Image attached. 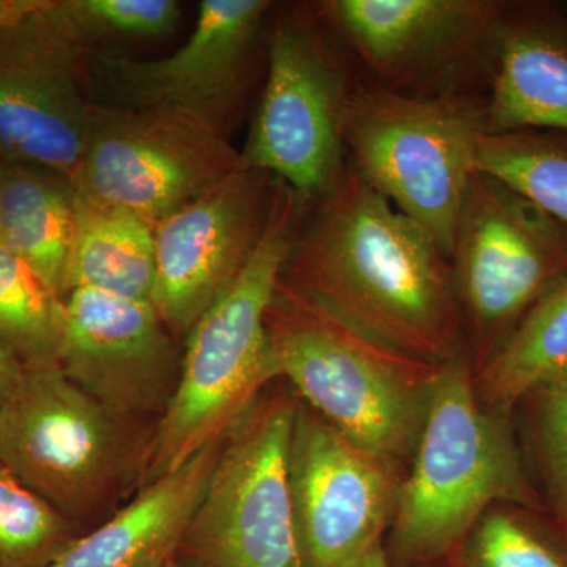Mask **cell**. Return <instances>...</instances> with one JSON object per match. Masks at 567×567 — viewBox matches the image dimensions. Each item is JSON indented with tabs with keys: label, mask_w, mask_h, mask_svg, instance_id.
Returning a JSON list of instances; mask_svg holds the SVG:
<instances>
[{
	"label": "cell",
	"mask_w": 567,
	"mask_h": 567,
	"mask_svg": "<svg viewBox=\"0 0 567 567\" xmlns=\"http://www.w3.org/2000/svg\"><path fill=\"white\" fill-rule=\"evenodd\" d=\"M281 281L372 338L445 364L464 349L450 257L347 163L316 200Z\"/></svg>",
	"instance_id": "cell-1"
},
{
	"label": "cell",
	"mask_w": 567,
	"mask_h": 567,
	"mask_svg": "<svg viewBox=\"0 0 567 567\" xmlns=\"http://www.w3.org/2000/svg\"><path fill=\"white\" fill-rule=\"evenodd\" d=\"M496 505L544 507L518 446L513 413L477 398L465 352L443 365L388 529L391 567L447 561Z\"/></svg>",
	"instance_id": "cell-2"
},
{
	"label": "cell",
	"mask_w": 567,
	"mask_h": 567,
	"mask_svg": "<svg viewBox=\"0 0 567 567\" xmlns=\"http://www.w3.org/2000/svg\"><path fill=\"white\" fill-rule=\"evenodd\" d=\"M279 379L365 453L404 475L443 365L410 357L279 279L267 312Z\"/></svg>",
	"instance_id": "cell-3"
},
{
	"label": "cell",
	"mask_w": 567,
	"mask_h": 567,
	"mask_svg": "<svg viewBox=\"0 0 567 567\" xmlns=\"http://www.w3.org/2000/svg\"><path fill=\"white\" fill-rule=\"evenodd\" d=\"M306 207L305 199L276 178L262 240L233 286L186 336L181 379L159 421L145 484L224 439L279 380L267 312Z\"/></svg>",
	"instance_id": "cell-4"
},
{
	"label": "cell",
	"mask_w": 567,
	"mask_h": 567,
	"mask_svg": "<svg viewBox=\"0 0 567 567\" xmlns=\"http://www.w3.org/2000/svg\"><path fill=\"white\" fill-rule=\"evenodd\" d=\"M156 431L96 401L59 365L25 369L0 405V461L85 535L145 486Z\"/></svg>",
	"instance_id": "cell-5"
},
{
	"label": "cell",
	"mask_w": 567,
	"mask_h": 567,
	"mask_svg": "<svg viewBox=\"0 0 567 567\" xmlns=\"http://www.w3.org/2000/svg\"><path fill=\"white\" fill-rule=\"evenodd\" d=\"M484 99H423L358 74L344 114L347 159L375 192L429 230L450 257L480 137Z\"/></svg>",
	"instance_id": "cell-6"
},
{
	"label": "cell",
	"mask_w": 567,
	"mask_h": 567,
	"mask_svg": "<svg viewBox=\"0 0 567 567\" xmlns=\"http://www.w3.org/2000/svg\"><path fill=\"white\" fill-rule=\"evenodd\" d=\"M270 20L267 81L241 163L274 175L312 204L346 173L342 114L360 69L316 3L284 9Z\"/></svg>",
	"instance_id": "cell-7"
},
{
	"label": "cell",
	"mask_w": 567,
	"mask_h": 567,
	"mask_svg": "<svg viewBox=\"0 0 567 567\" xmlns=\"http://www.w3.org/2000/svg\"><path fill=\"white\" fill-rule=\"evenodd\" d=\"M451 275L476 374L533 306L567 276V227L506 183L476 171L458 215Z\"/></svg>",
	"instance_id": "cell-8"
},
{
	"label": "cell",
	"mask_w": 567,
	"mask_h": 567,
	"mask_svg": "<svg viewBox=\"0 0 567 567\" xmlns=\"http://www.w3.org/2000/svg\"><path fill=\"white\" fill-rule=\"evenodd\" d=\"M298 398L276 380L224 436L177 559L188 567H305L289 447Z\"/></svg>",
	"instance_id": "cell-9"
},
{
	"label": "cell",
	"mask_w": 567,
	"mask_h": 567,
	"mask_svg": "<svg viewBox=\"0 0 567 567\" xmlns=\"http://www.w3.org/2000/svg\"><path fill=\"white\" fill-rule=\"evenodd\" d=\"M503 0H327L320 17L369 81L423 99H487Z\"/></svg>",
	"instance_id": "cell-10"
},
{
	"label": "cell",
	"mask_w": 567,
	"mask_h": 567,
	"mask_svg": "<svg viewBox=\"0 0 567 567\" xmlns=\"http://www.w3.org/2000/svg\"><path fill=\"white\" fill-rule=\"evenodd\" d=\"M87 47L61 2H0V163L74 182L91 136Z\"/></svg>",
	"instance_id": "cell-11"
},
{
	"label": "cell",
	"mask_w": 567,
	"mask_h": 567,
	"mask_svg": "<svg viewBox=\"0 0 567 567\" xmlns=\"http://www.w3.org/2000/svg\"><path fill=\"white\" fill-rule=\"evenodd\" d=\"M244 167L226 134L171 106H93L74 193L156 224Z\"/></svg>",
	"instance_id": "cell-12"
},
{
	"label": "cell",
	"mask_w": 567,
	"mask_h": 567,
	"mask_svg": "<svg viewBox=\"0 0 567 567\" xmlns=\"http://www.w3.org/2000/svg\"><path fill=\"white\" fill-rule=\"evenodd\" d=\"M402 476L298 399L289 484L305 567H342L385 543Z\"/></svg>",
	"instance_id": "cell-13"
},
{
	"label": "cell",
	"mask_w": 567,
	"mask_h": 567,
	"mask_svg": "<svg viewBox=\"0 0 567 567\" xmlns=\"http://www.w3.org/2000/svg\"><path fill=\"white\" fill-rule=\"evenodd\" d=\"M276 177L241 167L155 227L151 301L177 341L240 276L262 240Z\"/></svg>",
	"instance_id": "cell-14"
},
{
	"label": "cell",
	"mask_w": 567,
	"mask_h": 567,
	"mask_svg": "<svg viewBox=\"0 0 567 567\" xmlns=\"http://www.w3.org/2000/svg\"><path fill=\"white\" fill-rule=\"evenodd\" d=\"M182 358L151 300L89 289L63 297L59 368L114 412L159 424L177 390Z\"/></svg>",
	"instance_id": "cell-15"
},
{
	"label": "cell",
	"mask_w": 567,
	"mask_h": 567,
	"mask_svg": "<svg viewBox=\"0 0 567 567\" xmlns=\"http://www.w3.org/2000/svg\"><path fill=\"white\" fill-rule=\"evenodd\" d=\"M274 2L204 0L188 41L167 58L102 59V70L126 107L171 106L229 134L256 76Z\"/></svg>",
	"instance_id": "cell-16"
},
{
	"label": "cell",
	"mask_w": 567,
	"mask_h": 567,
	"mask_svg": "<svg viewBox=\"0 0 567 567\" xmlns=\"http://www.w3.org/2000/svg\"><path fill=\"white\" fill-rule=\"evenodd\" d=\"M486 133H567V10L550 2H507L486 107Z\"/></svg>",
	"instance_id": "cell-17"
},
{
	"label": "cell",
	"mask_w": 567,
	"mask_h": 567,
	"mask_svg": "<svg viewBox=\"0 0 567 567\" xmlns=\"http://www.w3.org/2000/svg\"><path fill=\"white\" fill-rule=\"evenodd\" d=\"M223 440L156 477L99 527L78 537L50 567H167L177 559Z\"/></svg>",
	"instance_id": "cell-18"
},
{
	"label": "cell",
	"mask_w": 567,
	"mask_h": 567,
	"mask_svg": "<svg viewBox=\"0 0 567 567\" xmlns=\"http://www.w3.org/2000/svg\"><path fill=\"white\" fill-rule=\"evenodd\" d=\"M76 208L70 182L0 163V245L63 300Z\"/></svg>",
	"instance_id": "cell-19"
},
{
	"label": "cell",
	"mask_w": 567,
	"mask_h": 567,
	"mask_svg": "<svg viewBox=\"0 0 567 567\" xmlns=\"http://www.w3.org/2000/svg\"><path fill=\"white\" fill-rule=\"evenodd\" d=\"M76 226L63 297L71 290L151 300L155 279L153 226L133 213L93 203L74 193Z\"/></svg>",
	"instance_id": "cell-20"
},
{
	"label": "cell",
	"mask_w": 567,
	"mask_h": 567,
	"mask_svg": "<svg viewBox=\"0 0 567 567\" xmlns=\"http://www.w3.org/2000/svg\"><path fill=\"white\" fill-rule=\"evenodd\" d=\"M473 377L480 401L507 413L540 388L567 379V276Z\"/></svg>",
	"instance_id": "cell-21"
},
{
	"label": "cell",
	"mask_w": 567,
	"mask_h": 567,
	"mask_svg": "<svg viewBox=\"0 0 567 567\" xmlns=\"http://www.w3.org/2000/svg\"><path fill=\"white\" fill-rule=\"evenodd\" d=\"M476 169L506 183L567 227V133H484L477 142Z\"/></svg>",
	"instance_id": "cell-22"
},
{
	"label": "cell",
	"mask_w": 567,
	"mask_h": 567,
	"mask_svg": "<svg viewBox=\"0 0 567 567\" xmlns=\"http://www.w3.org/2000/svg\"><path fill=\"white\" fill-rule=\"evenodd\" d=\"M447 561L457 567H567V528L544 507L496 505Z\"/></svg>",
	"instance_id": "cell-23"
},
{
	"label": "cell",
	"mask_w": 567,
	"mask_h": 567,
	"mask_svg": "<svg viewBox=\"0 0 567 567\" xmlns=\"http://www.w3.org/2000/svg\"><path fill=\"white\" fill-rule=\"evenodd\" d=\"M62 298L0 245V341L25 369L59 365Z\"/></svg>",
	"instance_id": "cell-24"
},
{
	"label": "cell",
	"mask_w": 567,
	"mask_h": 567,
	"mask_svg": "<svg viewBox=\"0 0 567 567\" xmlns=\"http://www.w3.org/2000/svg\"><path fill=\"white\" fill-rule=\"evenodd\" d=\"M81 536L0 461V567H50Z\"/></svg>",
	"instance_id": "cell-25"
},
{
	"label": "cell",
	"mask_w": 567,
	"mask_h": 567,
	"mask_svg": "<svg viewBox=\"0 0 567 567\" xmlns=\"http://www.w3.org/2000/svg\"><path fill=\"white\" fill-rule=\"evenodd\" d=\"M527 439L544 509L567 528V379L529 394Z\"/></svg>",
	"instance_id": "cell-26"
},
{
	"label": "cell",
	"mask_w": 567,
	"mask_h": 567,
	"mask_svg": "<svg viewBox=\"0 0 567 567\" xmlns=\"http://www.w3.org/2000/svg\"><path fill=\"white\" fill-rule=\"evenodd\" d=\"M61 7L89 43L100 37L156 39L181 21V7L173 0H66Z\"/></svg>",
	"instance_id": "cell-27"
},
{
	"label": "cell",
	"mask_w": 567,
	"mask_h": 567,
	"mask_svg": "<svg viewBox=\"0 0 567 567\" xmlns=\"http://www.w3.org/2000/svg\"><path fill=\"white\" fill-rule=\"evenodd\" d=\"M25 368L0 341V405L21 385Z\"/></svg>",
	"instance_id": "cell-28"
},
{
	"label": "cell",
	"mask_w": 567,
	"mask_h": 567,
	"mask_svg": "<svg viewBox=\"0 0 567 567\" xmlns=\"http://www.w3.org/2000/svg\"><path fill=\"white\" fill-rule=\"evenodd\" d=\"M342 567H391L388 563L385 546L379 544L371 550L365 551L361 557L354 558L353 561L347 563Z\"/></svg>",
	"instance_id": "cell-29"
},
{
	"label": "cell",
	"mask_w": 567,
	"mask_h": 567,
	"mask_svg": "<svg viewBox=\"0 0 567 567\" xmlns=\"http://www.w3.org/2000/svg\"><path fill=\"white\" fill-rule=\"evenodd\" d=\"M424 567H457L456 565H453L451 561H442V563H435V565H429Z\"/></svg>",
	"instance_id": "cell-30"
},
{
	"label": "cell",
	"mask_w": 567,
	"mask_h": 567,
	"mask_svg": "<svg viewBox=\"0 0 567 567\" xmlns=\"http://www.w3.org/2000/svg\"><path fill=\"white\" fill-rule=\"evenodd\" d=\"M167 567H188V566H185V565H183V563L178 561V559H175V561L171 563V565Z\"/></svg>",
	"instance_id": "cell-31"
},
{
	"label": "cell",
	"mask_w": 567,
	"mask_h": 567,
	"mask_svg": "<svg viewBox=\"0 0 567 567\" xmlns=\"http://www.w3.org/2000/svg\"><path fill=\"white\" fill-rule=\"evenodd\" d=\"M565 9L567 10V3H566V7H565Z\"/></svg>",
	"instance_id": "cell-32"
}]
</instances>
